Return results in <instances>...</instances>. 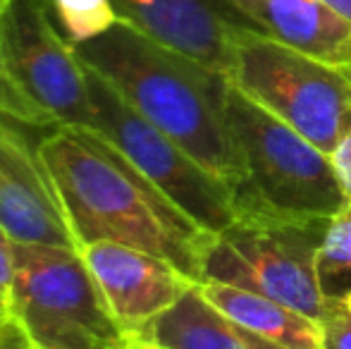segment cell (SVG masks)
Wrapping results in <instances>:
<instances>
[{
  "label": "cell",
  "instance_id": "7a4b0ae2",
  "mask_svg": "<svg viewBox=\"0 0 351 349\" xmlns=\"http://www.w3.org/2000/svg\"><path fill=\"white\" fill-rule=\"evenodd\" d=\"M74 53L230 189L244 182V163L227 122V75L120 19L106 34L74 46Z\"/></svg>",
  "mask_w": 351,
  "mask_h": 349
},
{
  "label": "cell",
  "instance_id": "9c48e42d",
  "mask_svg": "<svg viewBox=\"0 0 351 349\" xmlns=\"http://www.w3.org/2000/svg\"><path fill=\"white\" fill-rule=\"evenodd\" d=\"M0 115V228L12 242L77 247L38 144Z\"/></svg>",
  "mask_w": 351,
  "mask_h": 349
},
{
  "label": "cell",
  "instance_id": "ac0fdd59",
  "mask_svg": "<svg viewBox=\"0 0 351 349\" xmlns=\"http://www.w3.org/2000/svg\"><path fill=\"white\" fill-rule=\"evenodd\" d=\"M323 349H351V309L325 311L320 318Z\"/></svg>",
  "mask_w": 351,
  "mask_h": 349
},
{
  "label": "cell",
  "instance_id": "6da1fadb",
  "mask_svg": "<svg viewBox=\"0 0 351 349\" xmlns=\"http://www.w3.org/2000/svg\"><path fill=\"white\" fill-rule=\"evenodd\" d=\"M38 151L77 249L115 242L160 256L201 282L210 232L172 204L120 151L88 127H53Z\"/></svg>",
  "mask_w": 351,
  "mask_h": 349
},
{
  "label": "cell",
  "instance_id": "44dd1931",
  "mask_svg": "<svg viewBox=\"0 0 351 349\" xmlns=\"http://www.w3.org/2000/svg\"><path fill=\"white\" fill-rule=\"evenodd\" d=\"M323 5H328L332 12H337L344 22L351 24V0H320Z\"/></svg>",
  "mask_w": 351,
  "mask_h": 349
},
{
  "label": "cell",
  "instance_id": "5b68a950",
  "mask_svg": "<svg viewBox=\"0 0 351 349\" xmlns=\"http://www.w3.org/2000/svg\"><path fill=\"white\" fill-rule=\"evenodd\" d=\"M227 80L328 156L351 132V65L241 29Z\"/></svg>",
  "mask_w": 351,
  "mask_h": 349
},
{
  "label": "cell",
  "instance_id": "30bf717a",
  "mask_svg": "<svg viewBox=\"0 0 351 349\" xmlns=\"http://www.w3.org/2000/svg\"><path fill=\"white\" fill-rule=\"evenodd\" d=\"M110 5L120 22L222 75L232 70L239 32L251 29L230 0H110Z\"/></svg>",
  "mask_w": 351,
  "mask_h": 349
},
{
  "label": "cell",
  "instance_id": "8fae6325",
  "mask_svg": "<svg viewBox=\"0 0 351 349\" xmlns=\"http://www.w3.org/2000/svg\"><path fill=\"white\" fill-rule=\"evenodd\" d=\"M96 278L112 316L132 335L172 306L194 285L180 268L160 256L115 242H96L79 249Z\"/></svg>",
  "mask_w": 351,
  "mask_h": 349
},
{
  "label": "cell",
  "instance_id": "7402d4cb",
  "mask_svg": "<svg viewBox=\"0 0 351 349\" xmlns=\"http://www.w3.org/2000/svg\"><path fill=\"white\" fill-rule=\"evenodd\" d=\"M5 75V41H3V14H0V77Z\"/></svg>",
  "mask_w": 351,
  "mask_h": 349
},
{
  "label": "cell",
  "instance_id": "ba28073f",
  "mask_svg": "<svg viewBox=\"0 0 351 349\" xmlns=\"http://www.w3.org/2000/svg\"><path fill=\"white\" fill-rule=\"evenodd\" d=\"M86 67V65H84ZM91 125L136 170L148 177L206 232H220L237 218L230 184L194 160L172 136L141 115L115 86L86 67Z\"/></svg>",
  "mask_w": 351,
  "mask_h": 349
},
{
  "label": "cell",
  "instance_id": "8992f818",
  "mask_svg": "<svg viewBox=\"0 0 351 349\" xmlns=\"http://www.w3.org/2000/svg\"><path fill=\"white\" fill-rule=\"evenodd\" d=\"M328 225L325 218L237 215L230 228L210 232L201 252V282L265 294L320 323L323 299L315 280V252Z\"/></svg>",
  "mask_w": 351,
  "mask_h": 349
},
{
  "label": "cell",
  "instance_id": "2e32d148",
  "mask_svg": "<svg viewBox=\"0 0 351 349\" xmlns=\"http://www.w3.org/2000/svg\"><path fill=\"white\" fill-rule=\"evenodd\" d=\"M60 36L74 48L106 34L117 22L110 0H41Z\"/></svg>",
  "mask_w": 351,
  "mask_h": 349
},
{
  "label": "cell",
  "instance_id": "52a82bcc",
  "mask_svg": "<svg viewBox=\"0 0 351 349\" xmlns=\"http://www.w3.org/2000/svg\"><path fill=\"white\" fill-rule=\"evenodd\" d=\"M5 75L0 115L38 127H88L86 67L41 0H12L3 12Z\"/></svg>",
  "mask_w": 351,
  "mask_h": 349
},
{
  "label": "cell",
  "instance_id": "d4e9b609",
  "mask_svg": "<svg viewBox=\"0 0 351 349\" xmlns=\"http://www.w3.org/2000/svg\"><path fill=\"white\" fill-rule=\"evenodd\" d=\"M132 349H143V347H139V345H132Z\"/></svg>",
  "mask_w": 351,
  "mask_h": 349
},
{
  "label": "cell",
  "instance_id": "e0dca14e",
  "mask_svg": "<svg viewBox=\"0 0 351 349\" xmlns=\"http://www.w3.org/2000/svg\"><path fill=\"white\" fill-rule=\"evenodd\" d=\"M12 278H14V242L0 228V323L12 316Z\"/></svg>",
  "mask_w": 351,
  "mask_h": 349
},
{
  "label": "cell",
  "instance_id": "603a6c76",
  "mask_svg": "<svg viewBox=\"0 0 351 349\" xmlns=\"http://www.w3.org/2000/svg\"><path fill=\"white\" fill-rule=\"evenodd\" d=\"M10 5H12V0H0V14H3L5 10L10 8Z\"/></svg>",
  "mask_w": 351,
  "mask_h": 349
},
{
  "label": "cell",
  "instance_id": "cb8c5ba5",
  "mask_svg": "<svg viewBox=\"0 0 351 349\" xmlns=\"http://www.w3.org/2000/svg\"><path fill=\"white\" fill-rule=\"evenodd\" d=\"M139 347H143V349H158V347H146V345H139Z\"/></svg>",
  "mask_w": 351,
  "mask_h": 349
},
{
  "label": "cell",
  "instance_id": "277c9868",
  "mask_svg": "<svg viewBox=\"0 0 351 349\" xmlns=\"http://www.w3.org/2000/svg\"><path fill=\"white\" fill-rule=\"evenodd\" d=\"M12 318L36 349H132L77 247L14 242Z\"/></svg>",
  "mask_w": 351,
  "mask_h": 349
},
{
  "label": "cell",
  "instance_id": "3957f363",
  "mask_svg": "<svg viewBox=\"0 0 351 349\" xmlns=\"http://www.w3.org/2000/svg\"><path fill=\"white\" fill-rule=\"evenodd\" d=\"M227 122L246 173L232 189L237 215L332 220L351 206L330 156L232 82Z\"/></svg>",
  "mask_w": 351,
  "mask_h": 349
},
{
  "label": "cell",
  "instance_id": "d6986e66",
  "mask_svg": "<svg viewBox=\"0 0 351 349\" xmlns=\"http://www.w3.org/2000/svg\"><path fill=\"white\" fill-rule=\"evenodd\" d=\"M330 160H332L335 173H337L344 191H347L349 199H351V132L344 134V139L335 146V151L330 154Z\"/></svg>",
  "mask_w": 351,
  "mask_h": 349
},
{
  "label": "cell",
  "instance_id": "4fadbf2b",
  "mask_svg": "<svg viewBox=\"0 0 351 349\" xmlns=\"http://www.w3.org/2000/svg\"><path fill=\"white\" fill-rule=\"evenodd\" d=\"M134 345L158 349H287L225 316L206 299L199 285L136 333Z\"/></svg>",
  "mask_w": 351,
  "mask_h": 349
},
{
  "label": "cell",
  "instance_id": "5bb4252c",
  "mask_svg": "<svg viewBox=\"0 0 351 349\" xmlns=\"http://www.w3.org/2000/svg\"><path fill=\"white\" fill-rule=\"evenodd\" d=\"M201 292L225 316L287 349H323V328L306 313L273 297L222 282H201Z\"/></svg>",
  "mask_w": 351,
  "mask_h": 349
},
{
  "label": "cell",
  "instance_id": "7c38bea8",
  "mask_svg": "<svg viewBox=\"0 0 351 349\" xmlns=\"http://www.w3.org/2000/svg\"><path fill=\"white\" fill-rule=\"evenodd\" d=\"M251 29L335 65H351V24L320 0H230Z\"/></svg>",
  "mask_w": 351,
  "mask_h": 349
},
{
  "label": "cell",
  "instance_id": "ffe728a7",
  "mask_svg": "<svg viewBox=\"0 0 351 349\" xmlns=\"http://www.w3.org/2000/svg\"><path fill=\"white\" fill-rule=\"evenodd\" d=\"M0 349H36L24 333V328L12 316L0 323Z\"/></svg>",
  "mask_w": 351,
  "mask_h": 349
},
{
  "label": "cell",
  "instance_id": "9a60e30c",
  "mask_svg": "<svg viewBox=\"0 0 351 349\" xmlns=\"http://www.w3.org/2000/svg\"><path fill=\"white\" fill-rule=\"evenodd\" d=\"M315 280L325 311L351 309V206L330 220L315 252Z\"/></svg>",
  "mask_w": 351,
  "mask_h": 349
}]
</instances>
